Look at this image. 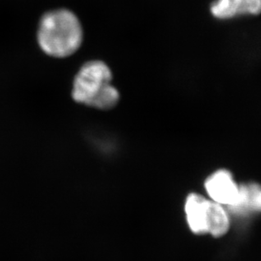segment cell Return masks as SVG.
Instances as JSON below:
<instances>
[{
  "instance_id": "6da1fadb",
  "label": "cell",
  "mask_w": 261,
  "mask_h": 261,
  "mask_svg": "<svg viewBox=\"0 0 261 261\" xmlns=\"http://www.w3.org/2000/svg\"><path fill=\"white\" fill-rule=\"evenodd\" d=\"M112 72L103 61L87 62L75 75L71 95L76 103L109 111L120 100L118 90L111 84Z\"/></svg>"
},
{
  "instance_id": "7a4b0ae2",
  "label": "cell",
  "mask_w": 261,
  "mask_h": 261,
  "mask_svg": "<svg viewBox=\"0 0 261 261\" xmlns=\"http://www.w3.org/2000/svg\"><path fill=\"white\" fill-rule=\"evenodd\" d=\"M38 41L42 50L48 56L56 58L71 56L83 43L80 21L69 10L47 13L39 24Z\"/></svg>"
},
{
  "instance_id": "3957f363",
  "label": "cell",
  "mask_w": 261,
  "mask_h": 261,
  "mask_svg": "<svg viewBox=\"0 0 261 261\" xmlns=\"http://www.w3.org/2000/svg\"><path fill=\"white\" fill-rule=\"evenodd\" d=\"M204 189L211 200L221 205L231 208L239 200L240 186L226 170H219L211 174L204 181Z\"/></svg>"
},
{
  "instance_id": "277c9868",
  "label": "cell",
  "mask_w": 261,
  "mask_h": 261,
  "mask_svg": "<svg viewBox=\"0 0 261 261\" xmlns=\"http://www.w3.org/2000/svg\"><path fill=\"white\" fill-rule=\"evenodd\" d=\"M208 199L192 193L187 197L184 205L187 222L194 233H207Z\"/></svg>"
},
{
  "instance_id": "5b68a950",
  "label": "cell",
  "mask_w": 261,
  "mask_h": 261,
  "mask_svg": "<svg viewBox=\"0 0 261 261\" xmlns=\"http://www.w3.org/2000/svg\"><path fill=\"white\" fill-rule=\"evenodd\" d=\"M211 12L220 19L244 14L257 15L261 12V0H217L211 6Z\"/></svg>"
},
{
  "instance_id": "8992f818",
  "label": "cell",
  "mask_w": 261,
  "mask_h": 261,
  "mask_svg": "<svg viewBox=\"0 0 261 261\" xmlns=\"http://www.w3.org/2000/svg\"><path fill=\"white\" fill-rule=\"evenodd\" d=\"M231 211L239 215L261 212V186L258 184H244L240 186L238 203Z\"/></svg>"
},
{
  "instance_id": "52a82bcc",
  "label": "cell",
  "mask_w": 261,
  "mask_h": 261,
  "mask_svg": "<svg viewBox=\"0 0 261 261\" xmlns=\"http://www.w3.org/2000/svg\"><path fill=\"white\" fill-rule=\"evenodd\" d=\"M229 227L230 219L224 206L214 201H208L207 233L218 238L225 235L228 231Z\"/></svg>"
}]
</instances>
